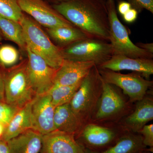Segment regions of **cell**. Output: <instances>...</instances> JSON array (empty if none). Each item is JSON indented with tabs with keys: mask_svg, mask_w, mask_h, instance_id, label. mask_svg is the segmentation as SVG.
Wrapping results in <instances>:
<instances>
[{
	"mask_svg": "<svg viewBox=\"0 0 153 153\" xmlns=\"http://www.w3.org/2000/svg\"><path fill=\"white\" fill-rule=\"evenodd\" d=\"M52 6L88 38L109 42L106 0H64Z\"/></svg>",
	"mask_w": 153,
	"mask_h": 153,
	"instance_id": "cell-1",
	"label": "cell"
},
{
	"mask_svg": "<svg viewBox=\"0 0 153 153\" xmlns=\"http://www.w3.org/2000/svg\"><path fill=\"white\" fill-rule=\"evenodd\" d=\"M19 23L23 28L27 47L52 68L58 69L64 60L61 48L52 43L41 25L24 12Z\"/></svg>",
	"mask_w": 153,
	"mask_h": 153,
	"instance_id": "cell-2",
	"label": "cell"
},
{
	"mask_svg": "<svg viewBox=\"0 0 153 153\" xmlns=\"http://www.w3.org/2000/svg\"><path fill=\"white\" fill-rule=\"evenodd\" d=\"M102 91V77L95 65L82 79L69 102L71 109L84 126L95 114Z\"/></svg>",
	"mask_w": 153,
	"mask_h": 153,
	"instance_id": "cell-3",
	"label": "cell"
},
{
	"mask_svg": "<svg viewBox=\"0 0 153 153\" xmlns=\"http://www.w3.org/2000/svg\"><path fill=\"white\" fill-rule=\"evenodd\" d=\"M27 61L26 59L11 68H6L5 72V102L20 109L37 95L28 78Z\"/></svg>",
	"mask_w": 153,
	"mask_h": 153,
	"instance_id": "cell-4",
	"label": "cell"
},
{
	"mask_svg": "<svg viewBox=\"0 0 153 153\" xmlns=\"http://www.w3.org/2000/svg\"><path fill=\"white\" fill-rule=\"evenodd\" d=\"M106 5L109 24V43L113 55L153 59V54L137 47L130 39L127 30L118 17L114 0H106Z\"/></svg>",
	"mask_w": 153,
	"mask_h": 153,
	"instance_id": "cell-5",
	"label": "cell"
},
{
	"mask_svg": "<svg viewBox=\"0 0 153 153\" xmlns=\"http://www.w3.org/2000/svg\"><path fill=\"white\" fill-rule=\"evenodd\" d=\"M61 51L64 59L92 62L97 67L113 55L112 46L109 42L89 38L61 48Z\"/></svg>",
	"mask_w": 153,
	"mask_h": 153,
	"instance_id": "cell-6",
	"label": "cell"
},
{
	"mask_svg": "<svg viewBox=\"0 0 153 153\" xmlns=\"http://www.w3.org/2000/svg\"><path fill=\"white\" fill-rule=\"evenodd\" d=\"M98 70L105 82L121 88L131 102L143 98L148 89L153 85L152 81L146 79L137 72L124 74L104 68H98Z\"/></svg>",
	"mask_w": 153,
	"mask_h": 153,
	"instance_id": "cell-7",
	"label": "cell"
},
{
	"mask_svg": "<svg viewBox=\"0 0 153 153\" xmlns=\"http://www.w3.org/2000/svg\"><path fill=\"white\" fill-rule=\"evenodd\" d=\"M27 71L33 90L37 95L47 93L54 85L57 69L48 65L42 57L27 47Z\"/></svg>",
	"mask_w": 153,
	"mask_h": 153,
	"instance_id": "cell-8",
	"label": "cell"
},
{
	"mask_svg": "<svg viewBox=\"0 0 153 153\" xmlns=\"http://www.w3.org/2000/svg\"><path fill=\"white\" fill-rule=\"evenodd\" d=\"M18 1L24 13L47 29L75 27L45 0H18Z\"/></svg>",
	"mask_w": 153,
	"mask_h": 153,
	"instance_id": "cell-9",
	"label": "cell"
},
{
	"mask_svg": "<svg viewBox=\"0 0 153 153\" xmlns=\"http://www.w3.org/2000/svg\"><path fill=\"white\" fill-rule=\"evenodd\" d=\"M55 108L48 92L36 95L31 102L33 129L43 135L55 130L54 123Z\"/></svg>",
	"mask_w": 153,
	"mask_h": 153,
	"instance_id": "cell-10",
	"label": "cell"
},
{
	"mask_svg": "<svg viewBox=\"0 0 153 153\" xmlns=\"http://www.w3.org/2000/svg\"><path fill=\"white\" fill-rule=\"evenodd\" d=\"M102 80V91L94 115L97 121L110 119L124 110L126 102L116 86Z\"/></svg>",
	"mask_w": 153,
	"mask_h": 153,
	"instance_id": "cell-11",
	"label": "cell"
},
{
	"mask_svg": "<svg viewBox=\"0 0 153 153\" xmlns=\"http://www.w3.org/2000/svg\"><path fill=\"white\" fill-rule=\"evenodd\" d=\"M41 153H84L74 134L55 130L42 137Z\"/></svg>",
	"mask_w": 153,
	"mask_h": 153,
	"instance_id": "cell-12",
	"label": "cell"
},
{
	"mask_svg": "<svg viewBox=\"0 0 153 153\" xmlns=\"http://www.w3.org/2000/svg\"><path fill=\"white\" fill-rule=\"evenodd\" d=\"M97 67L115 71L130 70L137 72L146 79H149L153 74V60L148 58H131L123 55H113L109 60Z\"/></svg>",
	"mask_w": 153,
	"mask_h": 153,
	"instance_id": "cell-13",
	"label": "cell"
},
{
	"mask_svg": "<svg viewBox=\"0 0 153 153\" xmlns=\"http://www.w3.org/2000/svg\"><path fill=\"white\" fill-rule=\"evenodd\" d=\"M95 63L64 59L57 69L54 85H72L82 81Z\"/></svg>",
	"mask_w": 153,
	"mask_h": 153,
	"instance_id": "cell-14",
	"label": "cell"
},
{
	"mask_svg": "<svg viewBox=\"0 0 153 153\" xmlns=\"http://www.w3.org/2000/svg\"><path fill=\"white\" fill-rule=\"evenodd\" d=\"M153 120V97L146 95L137 102L135 109L124 121L123 126L129 131L138 133L144 126Z\"/></svg>",
	"mask_w": 153,
	"mask_h": 153,
	"instance_id": "cell-15",
	"label": "cell"
},
{
	"mask_svg": "<svg viewBox=\"0 0 153 153\" xmlns=\"http://www.w3.org/2000/svg\"><path fill=\"white\" fill-rule=\"evenodd\" d=\"M43 135L30 129L7 142L10 153H39L42 147Z\"/></svg>",
	"mask_w": 153,
	"mask_h": 153,
	"instance_id": "cell-16",
	"label": "cell"
},
{
	"mask_svg": "<svg viewBox=\"0 0 153 153\" xmlns=\"http://www.w3.org/2000/svg\"><path fill=\"white\" fill-rule=\"evenodd\" d=\"M81 131L82 140L92 147H101L109 144L116 137L114 129L102 126L95 123H88Z\"/></svg>",
	"mask_w": 153,
	"mask_h": 153,
	"instance_id": "cell-17",
	"label": "cell"
},
{
	"mask_svg": "<svg viewBox=\"0 0 153 153\" xmlns=\"http://www.w3.org/2000/svg\"><path fill=\"white\" fill-rule=\"evenodd\" d=\"M31 102L19 110L10 122L6 126L1 140L6 142L17 137L30 129L33 128L31 115Z\"/></svg>",
	"mask_w": 153,
	"mask_h": 153,
	"instance_id": "cell-18",
	"label": "cell"
},
{
	"mask_svg": "<svg viewBox=\"0 0 153 153\" xmlns=\"http://www.w3.org/2000/svg\"><path fill=\"white\" fill-rule=\"evenodd\" d=\"M54 123L56 130L74 134L84 126L69 103L55 108Z\"/></svg>",
	"mask_w": 153,
	"mask_h": 153,
	"instance_id": "cell-19",
	"label": "cell"
},
{
	"mask_svg": "<svg viewBox=\"0 0 153 153\" xmlns=\"http://www.w3.org/2000/svg\"><path fill=\"white\" fill-rule=\"evenodd\" d=\"M140 134L131 133L125 135L117 141L113 146L106 150L97 152L89 149H84V153H138L146 149Z\"/></svg>",
	"mask_w": 153,
	"mask_h": 153,
	"instance_id": "cell-20",
	"label": "cell"
},
{
	"mask_svg": "<svg viewBox=\"0 0 153 153\" xmlns=\"http://www.w3.org/2000/svg\"><path fill=\"white\" fill-rule=\"evenodd\" d=\"M47 33L60 48H63L88 38L81 30L75 27H59L47 29Z\"/></svg>",
	"mask_w": 153,
	"mask_h": 153,
	"instance_id": "cell-21",
	"label": "cell"
},
{
	"mask_svg": "<svg viewBox=\"0 0 153 153\" xmlns=\"http://www.w3.org/2000/svg\"><path fill=\"white\" fill-rule=\"evenodd\" d=\"M0 32L3 37L16 43L21 50L26 52L23 28L19 22L0 16Z\"/></svg>",
	"mask_w": 153,
	"mask_h": 153,
	"instance_id": "cell-22",
	"label": "cell"
},
{
	"mask_svg": "<svg viewBox=\"0 0 153 153\" xmlns=\"http://www.w3.org/2000/svg\"><path fill=\"white\" fill-rule=\"evenodd\" d=\"M82 81L72 85H53L48 92L53 105L56 107L69 103L79 88Z\"/></svg>",
	"mask_w": 153,
	"mask_h": 153,
	"instance_id": "cell-23",
	"label": "cell"
},
{
	"mask_svg": "<svg viewBox=\"0 0 153 153\" xmlns=\"http://www.w3.org/2000/svg\"><path fill=\"white\" fill-rule=\"evenodd\" d=\"M23 14L18 0H0V16L19 22Z\"/></svg>",
	"mask_w": 153,
	"mask_h": 153,
	"instance_id": "cell-24",
	"label": "cell"
},
{
	"mask_svg": "<svg viewBox=\"0 0 153 153\" xmlns=\"http://www.w3.org/2000/svg\"><path fill=\"white\" fill-rule=\"evenodd\" d=\"M19 59V53L15 47L9 45L0 47V64L4 67L14 66Z\"/></svg>",
	"mask_w": 153,
	"mask_h": 153,
	"instance_id": "cell-25",
	"label": "cell"
},
{
	"mask_svg": "<svg viewBox=\"0 0 153 153\" xmlns=\"http://www.w3.org/2000/svg\"><path fill=\"white\" fill-rule=\"evenodd\" d=\"M19 109L20 108L12 105L9 104L5 101L1 102L0 123L6 126Z\"/></svg>",
	"mask_w": 153,
	"mask_h": 153,
	"instance_id": "cell-26",
	"label": "cell"
},
{
	"mask_svg": "<svg viewBox=\"0 0 153 153\" xmlns=\"http://www.w3.org/2000/svg\"><path fill=\"white\" fill-rule=\"evenodd\" d=\"M143 137V144L146 147H149L151 150L153 148V124H147L144 126L139 132Z\"/></svg>",
	"mask_w": 153,
	"mask_h": 153,
	"instance_id": "cell-27",
	"label": "cell"
},
{
	"mask_svg": "<svg viewBox=\"0 0 153 153\" xmlns=\"http://www.w3.org/2000/svg\"><path fill=\"white\" fill-rule=\"evenodd\" d=\"M132 7L140 13L143 9L153 13V0H129Z\"/></svg>",
	"mask_w": 153,
	"mask_h": 153,
	"instance_id": "cell-28",
	"label": "cell"
},
{
	"mask_svg": "<svg viewBox=\"0 0 153 153\" xmlns=\"http://www.w3.org/2000/svg\"><path fill=\"white\" fill-rule=\"evenodd\" d=\"M5 67L0 64V102H4V76Z\"/></svg>",
	"mask_w": 153,
	"mask_h": 153,
	"instance_id": "cell-29",
	"label": "cell"
},
{
	"mask_svg": "<svg viewBox=\"0 0 153 153\" xmlns=\"http://www.w3.org/2000/svg\"><path fill=\"white\" fill-rule=\"evenodd\" d=\"M138 13V12L136 10L132 7L122 16L126 22L131 23L136 21L137 18Z\"/></svg>",
	"mask_w": 153,
	"mask_h": 153,
	"instance_id": "cell-30",
	"label": "cell"
},
{
	"mask_svg": "<svg viewBox=\"0 0 153 153\" xmlns=\"http://www.w3.org/2000/svg\"><path fill=\"white\" fill-rule=\"evenodd\" d=\"M131 8V4L129 2L121 1L118 4L117 10L119 13L123 16Z\"/></svg>",
	"mask_w": 153,
	"mask_h": 153,
	"instance_id": "cell-31",
	"label": "cell"
},
{
	"mask_svg": "<svg viewBox=\"0 0 153 153\" xmlns=\"http://www.w3.org/2000/svg\"><path fill=\"white\" fill-rule=\"evenodd\" d=\"M136 45L141 49L146 50L149 53L153 54V44L152 43H137Z\"/></svg>",
	"mask_w": 153,
	"mask_h": 153,
	"instance_id": "cell-32",
	"label": "cell"
},
{
	"mask_svg": "<svg viewBox=\"0 0 153 153\" xmlns=\"http://www.w3.org/2000/svg\"><path fill=\"white\" fill-rule=\"evenodd\" d=\"M0 153H10L7 143L3 140H0Z\"/></svg>",
	"mask_w": 153,
	"mask_h": 153,
	"instance_id": "cell-33",
	"label": "cell"
},
{
	"mask_svg": "<svg viewBox=\"0 0 153 153\" xmlns=\"http://www.w3.org/2000/svg\"><path fill=\"white\" fill-rule=\"evenodd\" d=\"M5 127L6 126L0 123V139H1L2 137L4 131Z\"/></svg>",
	"mask_w": 153,
	"mask_h": 153,
	"instance_id": "cell-34",
	"label": "cell"
},
{
	"mask_svg": "<svg viewBox=\"0 0 153 153\" xmlns=\"http://www.w3.org/2000/svg\"><path fill=\"white\" fill-rule=\"evenodd\" d=\"M138 153H152V151H149V150L145 149L144 150L141 151Z\"/></svg>",
	"mask_w": 153,
	"mask_h": 153,
	"instance_id": "cell-35",
	"label": "cell"
},
{
	"mask_svg": "<svg viewBox=\"0 0 153 153\" xmlns=\"http://www.w3.org/2000/svg\"><path fill=\"white\" fill-rule=\"evenodd\" d=\"M53 1H54V4H55L60 3L61 1H64V0H53Z\"/></svg>",
	"mask_w": 153,
	"mask_h": 153,
	"instance_id": "cell-36",
	"label": "cell"
},
{
	"mask_svg": "<svg viewBox=\"0 0 153 153\" xmlns=\"http://www.w3.org/2000/svg\"><path fill=\"white\" fill-rule=\"evenodd\" d=\"M3 36L2 35L1 33L0 32V41H1L2 40Z\"/></svg>",
	"mask_w": 153,
	"mask_h": 153,
	"instance_id": "cell-37",
	"label": "cell"
}]
</instances>
